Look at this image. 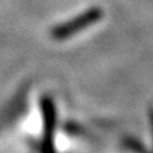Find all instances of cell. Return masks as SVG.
I'll return each instance as SVG.
<instances>
[{
  "label": "cell",
  "mask_w": 153,
  "mask_h": 153,
  "mask_svg": "<svg viewBox=\"0 0 153 153\" xmlns=\"http://www.w3.org/2000/svg\"><path fill=\"white\" fill-rule=\"evenodd\" d=\"M103 16V13L101 12V9L98 8H93L89 9L88 12H85L83 14H80L76 18H74L73 21L66 22L64 25L57 26L56 28H54L52 31V36L55 38H66L75 35L76 32H79L80 30L88 27L91 25H93L97 21H100V18Z\"/></svg>",
  "instance_id": "obj_1"
}]
</instances>
